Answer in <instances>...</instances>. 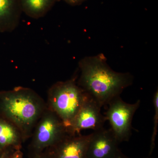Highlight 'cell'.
<instances>
[{
	"mask_svg": "<svg viewBox=\"0 0 158 158\" xmlns=\"http://www.w3.org/2000/svg\"><path fill=\"white\" fill-rule=\"evenodd\" d=\"M23 141L18 129L10 122L0 117V150L3 151L9 148L19 149Z\"/></svg>",
	"mask_w": 158,
	"mask_h": 158,
	"instance_id": "10",
	"label": "cell"
},
{
	"mask_svg": "<svg viewBox=\"0 0 158 158\" xmlns=\"http://www.w3.org/2000/svg\"><path fill=\"white\" fill-rule=\"evenodd\" d=\"M154 108L155 114L154 116V126L153 129V132L151 140L150 150V154H151L153 151L155 146V141L157 133V128L158 124V89L156 91L153 97Z\"/></svg>",
	"mask_w": 158,
	"mask_h": 158,
	"instance_id": "12",
	"label": "cell"
},
{
	"mask_svg": "<svg viewBox=\"0 0 158 158\" xmlns=\"http://www.w3.org/2000/svg\"><path fill=\"white\" fill-rule=\"evenodd\" d=\"M57 2L63 1L71 6H76L81 5L86 0H57Z\"/></svg>",
	"mask_w": 158,
	"mask_h": 158,
	"instance_id": "13",
	"label": "cell"
},
{
	"mask_svg": "<svg viewBox=\"0 0 158 158\" xmlns=\"http://www.w3.org/2000/svg\"><path fill=\"white\" fill-rule=\"evenodd\" d=\"M102 54L83 58L79 62L78 85L101 106H106L131 86L133 77L128 73L113 70Z\"/></svg>",
	"mask_w": 158,
	"mask_h": 158,
	"instance_id": "1",
	"label": "cell"
},
{
	"mask_svg": "<svg viewBox=\"0 0 158 158\" xmlns=\"http://www.w3.org/2000/svg\"><path fill=\"white\" fill-rule=\"evenodd\" d=\"M140 104V100L135 103H127L120 96L113 99L108 104L105 116L110 123V129L119 143L129 140L133 117Z\"/></svg>",
	"mask_w": 158,
	"mask_h": 158,
	"instance_id": "5",
	"label": "cell"
},
{
	"mask_svg": "<svg viewBox=\"0 0 158 158\" xmlns=\"http://www.w3.org/2000/svg\"><path fill=\"white\" fill-rule=\"evenodd\" d=\"M113 158H129L128 157L123 154L122 152H121V151L119 150L118 152L116 154V155L114 156Z\"/></svg>",
	"mask_w": 158,
	"mask_h": 158,
	"instance_id": "16",
	"label": "cell"
},
{
	"mask_svg": "<svg viewBox=\"0 0 158 158\" xmlns=\"http://www.w3.org/2000/svg\"><path fill=\"white\" fill-rule=\"evenodd\" d=\"M11 155V152L9 148L3 151L2 155L0 156V158H9Z\"/></svg>",
	"mask_w": 158,
	"mask_h": 158,
	"instance_id": "15",
	"label": "cell"
},
{
	"mask_svg": "<svg viewBox=\"0 0 158 158\" xmlns=\"http://www.w3.org/2000/svg\"><path fill=\"white\" fill-rule=\"evenodd\" d=\"M3 151H2L0 150V156L2 155V153Z\"/></svg>",
	"mask_w": 158,
	"mask_h": 158,
	"instance_id": "17",
	"label": "cell"
},
{
	"mask_svg": "<svg viewBox=\"0 0 158 158\" xmlns=\"http://www.w3.org/2000/svg\"><path fill=\"white\" fill-rule=\"evenodd\" d=\"M119 143L110 128L94 131L90 134L87 158H113L119 150Z\"/></svg>",
	"mask_w": 158,
	"mask_h": 158,
	"instance_id": "7",
	"label": "cell"
},
{
	"mask_svg": "<svg viewBox=\"0 0 158 158\" xmlns=\"http://www.w3.org/2000/svg\"><path fill=\"white\" fill-rule=\"evenodd\" d=\"M23 12L29 17L38 19L44 17L57 0H20Z\"/></svg>",
	"mask_w": 158,
	"mask_h": 158,
	"instance_id": "11",
	"label": "cell"
},
{
	"mask_svg": "<svg viewBox=\"0 0 158 158\" xmlns=\"http://www.w3.org/2000/svg\"><path fill=\"white\" fill-rule=\"evenodd\" d=\"M101 108L88 95L68 129L69 135H79L85 129L96 131L103 128L106 118L102 114Z\"/></svg>",
	"mask_w": 158,
	"mask_h": 158,
	"instance_id": "6",
	"label": "cell"
},
{
	"mask_svg": "<svg viewBox=\"0 0 158 158\" xmlns=\"http://www.w3.org/2000/svg\"><path fill=\"white\" fill-rule=\"evenodd\" d=\"M68 135H70L61 119L47 108L32 133L31 147L40 153L45 148L56 145Z\"/></svg>",
	"mask_w": 158,
	"mask_h": 158,
	"instance_id": "4",
	"label": "cell"
},
{
	"mask_svg": "<svg viewBox=\"0 0 158 158\" xmlns=\"http://www.w3.org/2000/svg\"><path fill=\"white\" fill-rule=\"evenodd\" d=\"M23 153L20 149H17L11 154L9 158H22Z\"/></svg>",
	"mask_w": 158,
	"mask_h": 158,
	"instance_id": "14",
	"label": "cell"
},
{
	"mask_svg": "<svg viewBox=\"0 0 158 158\" xmlns=\"http://www.w3.org/2000/svg\"><path fill=\"white\" fill-rule=\"evenodd\" d=\"M22 13L20 0H0V33L14 31Z\"/></svg>",
	"mask_w": 158,
	"mask_h": 158,
	"instance_id": "9",
	"label": "cell"
},
{
	"mask_svg": "<svg viewBox=\"0 0 158 158\" xmlns=\"http://www.w3.org/2000/svg\"><path fill=\"white\" fill-rule=\"evenodd\" d=\"M77 79L75 76L52 85L48 91L46 102L47 108L61 119L67 131L88 96L78 85Z\"/></svg>",
	"mask_w": 158,
	"mask_h": 158,
	"instance_id": "3",
	"label": "cell"
},
{
	"mask_svg": "<svg viewBox=\"0 0 158 158\" xmlns=\"http://www.w3.org/2000/svg\"><path fill=\"white\" fill-rule=\"evenodd\" d=\"M90 135H68L53 148L51 158H87Z\"/></svg>",
	"mask_w": 158,
	"mask_h": 158,
	"instance_id": "8",
	"label": "cell"
},
{
	"mask_svg": "<svg viewBox=\"0 0 158 158\" xmlns=\"http://www.w3.org/2000/svg\"></svg>",
	"mask_w": 158,
	"mask_h": 158,
	"instance_id": "19",
	"label": "cell"
},
{
	"mask_svg": "<svg viewBox=\"0 0 158 158\" xmlns=\"http://www.w3.org/2000/svg\"><path fill=\"white\" fill-rule=\"evenodd\" d=\"M47 108L45 101L31 88L18 86L0 91V117L18 129L23 141L31 138Z\"/></svg>",
	"mask_w": 158,
	"mask_h": 158,
	"instance_id": "2",
	"label": "cell"
},
{
	"mask_svg": "<svg viewBox=\"0 0 158 158\" xmlns=\"http://www.w3.org/2000/svg\"><path fill=\"white\" fill-rule=\"evenodd\" d=\"M38 158H46L45 157H38Z\"/></svg>",
	"mask_w": 158,
	"mask_h": 158,
	"instance_id": "18",
	"label": "cell"
}]
</instances>
